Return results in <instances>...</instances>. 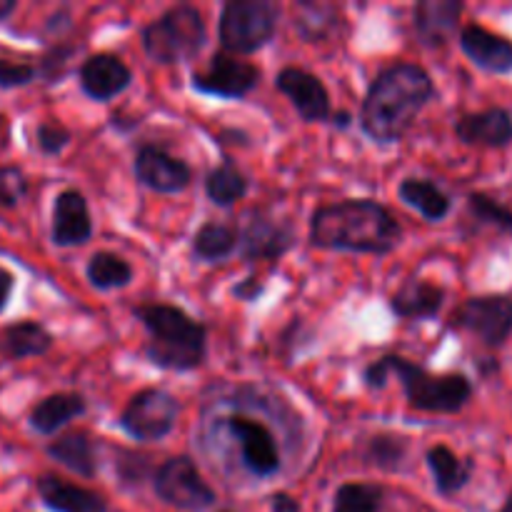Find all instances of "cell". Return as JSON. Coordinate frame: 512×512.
<instances>
[{
    "label": "cell",
    "instance_id": "cell-1",
    "mask_svg": "<svg viewBox=\"0 0 512 512\" xmlns=\"http://www.w3.org/2000/svg\"><path fill=\"white\" fill-rule=\"evenodd\" d=\"M308 240L318 250L355 255H390L403 240V225L388 205L373 198H345L315 208Z\"/></svg>",
    "mask_w": 512,
    "mask_h": 512
},
{
    "label": "cell",
    "instance_id": "cell-2",
    "mask_svg": "<svg viewBox=\"0 0 512 512\" xmlns=\"http://www.w3.org/2000/svg\"><path fill=\"white\" fill-rule=\"evenodd\" d=\"M435 95L438 90L423 65L408 60L388 65L370 80L360 105V128L378 145L400 143Z\"/></svg>",
    "mask_w": 512,
    "mask_h": 512
},
{
    "label": "cell",
    "instance_id": "cell-3",
    "mask_svg": "<svg viewBox=\"0 0 512 512\" xmlns=\"http://www.w3.org/2000/svg\"><path fill=\"white\" fill-rule=\"evenodd\" d=\"M390 375L403 385L405 400L418 413L455 415L473 400V383L463 373H433L403 355H383L363 370L368 390H383Z\"/></svg>",
    "mask_w": 512,
    "mask_h": 512
},
{
    "label": "cell",
    "instance_id": "cell-4",
    "mask_svg": "<svg viewBox=\"0 0 512 512\" xmlns=\"http://www.w3.org/2000/svg\"><path fill=\"white\" fill-rule=\"evenodd\" d=\"M133 318L148 333L145 358L160 370L190 373L205 363L208 355V328L183 308L170 303H140Z\"/></svg>",
    "mask_w": 512,
    "mask_h": 512
},
{
    "label": "cell",
    "instance_id": "cell-5",
    "mask_svg": "<svg viewBox=\"0 0 512 512\" xmlns=\"http://www.w3.org/2000/svg\"><path fill=\"white\" fill-rule=\"evenodd\" d=\"M143 50L153 63L180 65L193 60L208 43L203 13L195 5H173L150 20L140 33Z\"/></svg>",
    "mask_w": 512,
    "mask_h": 512
},
{
    "label": "cell",
    "instance_id": "cell-6",
    "mask_svg": "<svg viewBox=\"0 0 512 512\" xmlns=\"http://www.w3.org/2000/svg\"><path fill=\"white\" fill-rule=\"evenodd\" d=\"M278 18L280 8L270 0H228L218 20L223 53L253 55L263 50L275 38Z\"/></svg>",
    "mask_w": 512,
    "mask_h": 512
},
{
    "label": "cell",
    "instance_id": "cell-7",
    "mask_svg": "<svg viewBox=\"0 0 512 512\" xmlns=\"http://www.w3.org/2000/svg\"><path fill=\"white\" fill-rule=\"evenodd\" d=\"M180 418V400L163 388L138 390L120 413L118 425L138 443H160L175 430Z\"/></svg>",
    "mask_w": 512,
    "mask_h": 512
},
{
    "label": "cell",
    "instance_id": "cell-8",
    "mask_svg": "<svg viewBox=\"0 0 512 512\" xmlns=\"http://www.w3.org/2000/svg\"><path fill=\"white\" fill-rule=\"evenodd\" d=\"M448 328L475 335L485 348H503L512 335V295H475L450 315Z\"/></svg>",
    "mask_w": 512,
    "mask_h": 512
},
{
    "label": "cell",
    "instance_id": "cell-9",
    "mask_svg": "<svg viewBox=\"0 0 512 512\" xmlns=\"http://www.w3.org/2000/svg\"><path fill=\"white\" fill-rule=\"evenodd\" d=\"M153 490L165 505L178 510H205L213 508L218 495L200 475L198 465L188 455H173L160 463L153 473Z\"/></svg>",
    "mask_w": 512,
    "mask_h": 512
},
{
    "label": "cell",
    "instance_id": "cell-10",
    "mask_svg": "<svg viewBox=\"0 0 512 512\" xmlns=\"http://www.w3.org/2000/svg\"><path fill=\"white\" fill-rule=\"evenodd\" d=\"M240 230L238 253L245 263H278L298 245L293 220L255 210Z\"/></svg>",
    "mask_w": 512,
    "mask_h": 512
},
{
    "label": "cell",
    "instance_id": "cell-11",
    "mask_svg": "<svg viewBox=\"0 0 512 512\" xmlns=\"http://www.w3.org/2000/svg\"><path fill=\"white\" fill-rule=\"evenodd\" d=\"M260 78H263V73H260L258 65L220 50L210 58L208 70L193 73L190 88L200 95H208V98L243 100L258 88Z\"/></svg>",
    "mask_w": 512,
    "mask_h": 512
},
{
    "label": "cell",
    "instance_id": "cell-12",
    "mask_svg": "<svg viewBox=\"0 0 512 512\" xmlns=\"http://www.w3.org/2000/svg\"><path fill=\"white\" fill-rule=\"evenodd\" d=\"M133 173L140 185L158 195H178L193 183V168L160 145H140L135 150Z\"/></svg>",
    "mask_w": 512,
    "mask_h": 512
},
{
    "label": "cell",
    "instance_id": "cell-13",
    "mask_svg": "<svg viewBox=\"0 0 512 512\" xmlns=\"http://www.w3.org/2000/svg\"><path fill=\"white\" fill-rule=\"evenodd\" d=\"M225 425L238 438L240 458L250 475L265 480L280 473V450L268 425L258 423L248 415H230Z\"/></svg>",
    "mask_w": 512,
    "mask_h": 512
},
{
    "label": "cell",
    "instance_id": "cell-14",
    "mask_svg": "<svg viewBox=\"0 0 512 512\" xmlns=\"http://www.w3.org/2000/svg\"><path fill=\"white\" fill-rule=\"evenodd\" d=\"M275 88L290 100L303 123H328L333 115L328 88L310 70L288 65L275 75Z\"/></svg>",
    "mask_w": 512,
    "mask_h": 512
},
{
    "label": "cell",
    "instance_id": "cell-15",
    "mask_svg": "<svg viewBox=\"0 0 512 512\" xmlns=\"http://www.w3.org/2000/svg\"><path fill=\"white\" fill-rule=\"evenodd\" d=\"M80 88L95 103H110L133 85V70L115 53H95L78 70Z\"/></svg>",
    "mask_w": 512,
    "mask_h": 512
},
{
    "label": "cell",
    "instance_id": "cell-16",
    "mask_svg": "<svg viewBox=\"0 0 512 512\" xmlns=\"http://www.w3.org/2000/svg\"><path fill=\"white\" fill-rule=\"evenodd\" d=\"M93 218H90L88 200L80 190L65 188L55 195L53 225L50 240L58 248H78L93 238Z\"/></svg>",
    "mask_w": 512,
    "mask_h": 512
},
{
    "label": "cell",
    "instance_id": "cell-17",
    "mask_svg": "<svg viewBox=\"0 0 512 512\" xmlns=\"http://www.w3.org/2000/svg\"><path fill=\"white\" fill-rule=\"evenodd\" d=\"M465 5L460 0H420L413 8V30L425 48H443L458 33Z\"/></svg>",
    "mask_w": 512,
    "mask_h": 512
},
{
    "label": "cell",
    "instance_id": "cell-18",
    "mask_svg": "<svg viewBox=\"0 0 512 512\" xmlns=\"http://www.w3.org/2000/svg\"><path fill=\"white\" fill-rule=\"evenodd\" d=\"M460 50L485 73L505 75L512 70V40L478 23H470L460 30Z\"/></svg>",
    "mask_w": 512,
    "mask_h": 512
},
{
    "label": "cell",
    "instance_id": "cell-19",
    "mask_svg": "<svg viewBox=\"0 0 512 512\" xmlns=\"http://www.w3.org/2000/svg\"><path fill=\"white\" fill-rule=\"evenodd\" d=\"M455 138L465 145L505 148L512 143V113L508 108H485L478 113L460 115L455 123Z\"/></svg>",
    "mask_w": 512,
    "mask_h": 512
},
{
    "label": "cell",
    "instance_id": "cell-20",
    "mask_svg": "<svg viewBox=\"0 0 512 512\" xmlns=\"http://www.w3.org/2000/svg\"><path fill=\"white\" fill-rule=\"evenodd\" d=\"M445 305V288L423 278H408L388 300V308L400 320H435Z\"/></svg>",
    "mask_w": 512,
    "mask_h": 512
},
{
    "label": "cell",
    "instance_id": "cell-21",
    "mask_svg": "<svg viewBox=\"0 0 512 512\" xmlns=\"http://www.w3.org/2000/svg\"><path fill=\"white\" fill-rule=\"evenodd\" d=\"M53 345V333L38 320H18L0 330V360L3 363L40 358V355H48Z\"/></svg>",
    "mask_w": 512,
    "mask_h": 512
},
{
    "label": "cell",
    "instance_id": "cell-22",
    "mask_svg": "<svg viewBox=\"0 0 512 512\" xmlns=\"http://www.w3.org/2000/svg\"><path fill=\"white\" fill-rule=\"evenodd\" d=\"M35 488H38L40 500L55 512H108V503H105L103 495L68 483L58 475H40Z\"/></svg>",
    "mask_w": 512,
    "mask_h": 512
},
{
    "label": "cell",
    "instance_id": "cell-23",
    "mask_svg": "<svg viewBox=\"0 0 512 512\" xmlns=\"http://www.w3.org/2000/svg\"><path fill=\"white\" fill-rule=\"evenodd\" d=\"M45 453L50 460L68 468L70 473L80 475V478H95L98 475V450H95L93 438L83 430H70V433L55 435L45 445Z\"/></svg>",
    "mask_w": 512,
    "mask_h": 512
},
{
    "label": "cell",
    "instance_id": "cell-24",
    "mask_svg": "<svg viewBox=\"0 0 512 512\" xmlns=\"http://www.w3.org/2000/svg\"><path fill=\"white\" fill-rule=\"evenodd\" d=\"M425 463H428L430 473H433L435 490H438L443 498H453L460 490H465L473 480L475 460L473 458H460L455 450H450L448 445H433V448L425 453Z\"/></svg>",
    "mask_w": 512,
    "mask_h": 512
},
{
    "label": "cell",
    "instance_id": "cell-25",
    "mask_svg": "<svg viewBox=\"0 0 512 512\" xmlns=\"http://www.w3.org/2000/svg\"><path fill=\"white\" fill-rule=\"evenodd\" d=\"M88 410V400L83 393H55L40 400L33 410H30V428L38 435L60 433L70 420L80 418Z\"/></svg>",
    "mask_w": 512,
    "mask_h": 512
},
{
    "label": "cell",
    "instance_id": "cell-26",
    "mask_svg": "<svg viewBox=\"0 0 512 512\" xmlns=\"http://www.w3.org/2000/svg\"><path fill=\"white\" fill-rule=\"evenodd\" d=\"M398 198L408 208L418 210L428 223H440L453 210V198L435 180L418 178V175H408V178L400 180Z\"/></svg>",
    "mask_w": 512,
    "mask_h": 512
},
{
    "label": "cell",
    "instance_id": "cell-27",
    "mask_svg": "<svg viewBox=\"0 0 512 512\" xmlns=\"http://www.w3.org/2000/svg\"><path fill=\"white\" fill-rule=\"evenodd\" d=\"M238 243V225L208 220V223L195 230L193 240H190V250H193V258L200 260V263H223L230 255L238 253Z\"/></svg>",
    "mask_w": 512,
    "mask_h": 512
},
{
    "label": "cell",
    "instance_id": "cell-28",
    "mask_svg": "<svg viewBox=\"0 0 512 512\" xmlns=\"http://www.w3.org/2000/svg\"><path fill=\"white\" fill-rule=\"evenodd\" d=\"M410 453V440L400 433H390V430H380V433L368 435L360 443L358 455L365 465L383 473H398L405 468V460Z\"/></svg>",
    "mask_w": 512,
    "mask_h": 512
},
{
    "label": "cell",
    "instance_id": "cell-29",
    "mask_svg": "<svg viewBox=\"0 0 512 512\" xmlns=\"http://www.w3.org/2000/svg\"><path fill=\"white\" fill-rule=\"evenodd\" d=\"M250 193V180L245 178L243 170L233 163L230 158H225L223 163L215 165L208 175H205V195L213 205L220 208H233L235 203L245 198Z\"/></svg>",
    "mask_w": 512,
    "mask_h": 512
},
{
    "label": "cell",
    "instance_id": "cell-30",
    "mask_svg": "<svg viewBox=\"0 0 512 512\" xmlns=\"http://www.w3.org/2000/svg\"><path fill=\"white\" fill-rule=\"evenodd\" d=\"M85 275H88V283L95 290L108 293V290L128 288L133 283V265L120 258L118 253L100 250V253L90 255L88 265H85Z\"/></svg>",
    "mask_w": 512,
    "mask_h": 512
},
{
    "label": "cell",
    "instance_id": "cell-31",
    "mask_svg": "<svg viewBox=\"0 0 512 512\" xmlns=\"http://www.w3.org/2000/svg\"><path fill=\"white\" fill-rule=\"evenodd\" d=\"M293 23L305 43H325L335 33L340 18L338 10L328 3H298Z\"/></svg>",
    "mask_w": 512,
    "mask_h": 512
},
{
    "label": "cell",
    "instance_id": "cell-32",
    "mask_svg": "<svg viewBox=\"0 0 512 512\" xmlns=\"http://www.w3.org/2000/svg\"><path fill=\"white\" fill-rule=\"evenodd\" d=\"M385 490L375 483H345L335 490L333 512H383Z\"/></svg>",
    "mask_w": 512,
    "mask_h": 512
},
{
    "label": "cell",
    "instance_id": "cell-33",
    "mask_svg": "<svg viewBox=\"0 0 512 512\" xmlns=\"http://www.w3.org/2000/svg\"><path fill=\"white\" fill-rule=\"evenodd\" d=\"M468 213L475 223L495 228L498 233L512 235V208L500 203L488 193H470L468 195Z\"/></svg>",
    "mask_w": 512,
    "mask_h": 512
},
{
    "label": "cell",
    "instance_id": "cell-34",
    "mask_svg": "<svg viewBox=\"0 0 512 512\" xmlns=\"http://www.w3.org/2000/svg\"><path fill=\"white\" fill-rule=\"evenodd\" d=\"M28 175L18 165H0V215L5 210L18 208L20 200L28 195Z\"/></svg>",
    "mask_w": 512,
    "mask_h": 512
},
{
    "label": "cell",
    "instance_id": "cell-35",
    "mask_svg": "<svg viewBox=\"0 0 512 512\" xmlns=\"http://www.w3.org/2000/svg\"><path fill=\"white\" fill-rule=\"evenodd\" d=\"M70 143H73V133L60 120H43L35 128V145L48 158H58Z\"/></svg>",
    "mask_w": 512,
    "mask_h": 512
},
{
    "label": "cell",
    "instance_id": "cell-36",
    "mask_svg": "<svg viewBox=\"0 0 512 512\" xmlns=\"http://www.w3.org/2000/svg\"><path fill=\"white\" fill-rule=\"evenodd\" d=\"M70 58H73V48H70V45H55L50 53L43 55V60H40V68L35 70V75H40V78H43L48 85L60 83V80L68 75Z\"/></svg>",
    "mask_w": 512,
    "mask_h": 512
},
{
    "label": "cell",
    "instance_id": "cell-37",
    "mask_svg": "<svg viewBox=\"0 0 512 512\" xmlns=\"http://www.w3.org/2000/svg\"><path fill=\"white\" fill-rule=\"evenodd\" d=\"M35 78H38V75H35L33 65L10 63V60L0 58V88L3 90L23 88V85L33 83Z\"/></svg>",
    "mask_w": 512,
    "mask_h": 512
},
{
    "label": "cell",
    "instance_id": "cell-38",
    "mask_svg": "<svg viewBox=\"0 0 512 512\" xmlns=\"http://www.w3.org/2000/svg\"><path fill=\"white\" fill-rule=\"evenodd\" d=\"M120 455H123L125 460H120V478H123V483H135L140 485L143 483L145 475L150 473V458H145V455H135V453H125V450H120Z\"/></svg>",
    "mask_w": 512,
    "mask_h": 512
},
{
    "label": "cell",
    "instance_id": "cell-39",
    "mask_svg": "<svg viewBox=\"0 0 512 512\" xmlns=\"http://www.w3.org/2000/svg\"><path fill=\"white\" fill-rule=\"evenodd\" d=\"M265 293V283L258 278V275H248L245 280H240L233 288V298L240 300V303H258Z\"/></svg>",
    "mask_w": 512,
    "mask_h": 512
},
{
    "label": "cell",
    "instance_id": "cell-40",
    "mask_svg": "<svg viewBox=\"0 0 512 512\" xmlns=\"http://www.w3.org/2000/svg\"><path fill=\"white\" fill-rule=\"evenodd\" d=\"M270 512H300V503L288 493L270 495Z\"/></svg>",
    "mask_w": 512,
    "mask_h": 512
},
{
    "label": "cell",
    "instance_id": "cell-41",
    "mask_svg": "<svg viewBox=\"0 0 512 512\" xmlns=\"http://www.w3.org/2000/svg\"><path fill=\"white\" fill-rule=\"evenodd\" d=\"M13 288H15L13 273H8L5 268H0V313L8 308V300H10V295H13Z\"/></svg>",
    "mask_w": 512,
    "mask_h": 512
},
{
    "label": "cell",
    "instance_id": "cell-42",
    "mask_svg": "<svg viewBox=\"0 0 512 512\" xmlns=\"http://www.w3.org/2000/svg\"><path fill=\"white\" fill-rule=\"evenodd\" d=\"M140 125V118H133V115H125V113H113L110 115V128L118 130V133H130Z\"/></svg>",
    "mask_w": 512,
    "mask_h": 512
},
{
    "label": "cell",
    "instance_id": "cell-43",
    "mask_svg": "<svg viewBox=\"0 0 512 512\" xmlns=\"http://www.w3.org/2000/svg\"><path fill=\"white\" fill-rule=\"evenodd\" d=\"M328 123H333L335 128H350V125H353V113H348V110H338V113H333L330 115V120Z\"/></svg>",
    "mask_w": 512,
    "mask_h": 512
},
{
    "label": "cell",
    "instance_id": "cell-44",
    "mask_svg": "<svg viewBox=\"0 0 512 512\" xmlns=\"http://www.w3.org/2000/svg\"><path fill=\"white\" fill-rule=\"evenodd\" d=\"M503 512H512V493L508 495V500H505V508H503Z\"/></svg>",
    "mask_w": 512,
    "mask_h": 512
},
{
    "label": "cell",
    "instance_id": "cell-45",
    "mask_svg": "<svg viewBox=\"0 0 512 512\" xmlns=\"http://www.w3.org/2000/svg\"><path fill=\"white\" fill-rule=\"evenodd\" d=\"M225 512H228V510H225Z\"/></svg>",
    "mask_w": 512,
    "mask_h": 512
}]
</instances>
